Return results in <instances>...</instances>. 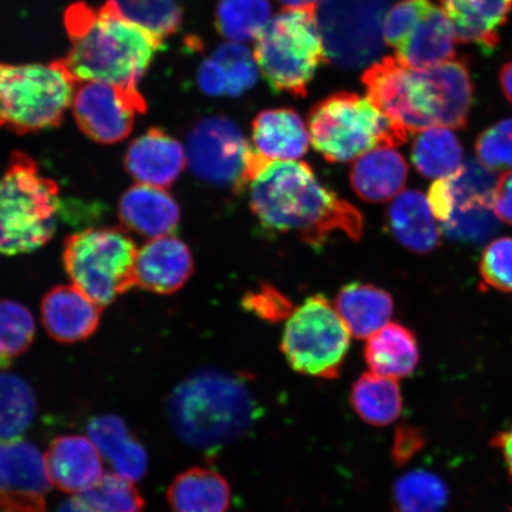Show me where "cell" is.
<instances>
[{
  "label": "cell",
  "mask_w": 512,
  "mask_h": 512,
  "mask_svg": "<svg viewBox=\"0 0 512 512\" xmlns=\"http://www.w3.org/2000/svg\"><path fill=\"white\" fill-rule=\"evenodd\" d=\"M249 189L251 209L267 229L297 234L316 247L336 233L361 239L360 210L320 183L304 162L268 160Z\"/></svg>",
  "instance_id": "1"
},
{
  "label": "cell",
  "mask_w": 512,
  "mask_h": 512,
  "mask_svg": "<svg viewBox=\"0 0 512 512\" xmlns=\"http://www.w3.org/2000/svg\"><path fill=\"white\" fill-rule=\"evenodd\" d=\"M362 82L370 101L407 133L467 125L473 83L465 60L409 69L395 57H384L366 70Z\"/></svg>",
  "instance_id": "2"
},
{
  "label": "cell",
  "mask_w": 512,
  "mask_h": 512,
  "mask_svg": "<svg viewBox=\"0 0 512 512\" xmlns=\"http://www.w3.org/2000/svg\"><path fill=\"white\" fill-rule=\"evenodd\" d=\"M64 23L72 48L63 61L76 81L137 88L163 47L162 38L128 21L110 2L76 3Z\"/></svg>",
  "instance_id": "3"
},
{
  "label": "cell",
  "mask_w": 512,
  "mask_h": 512,
  "mask_svg": "<svg viewBox=\"0 0 512 512\" xmlns=\"http://www.w3.org/2000/svg\"><path fill=\"white\" fill-rule=\"evenodd\" d=\"M254 408L245 382L216 370L191 375L168 401L169 418L178 437L207 450L230 443L245 432Z\"/></svg>",
  "instance_id": "4"
},
{
  "label": "cell",
  "mask_w": 512,
  "mask_h": 512,
  "mask_svg": "<svg viewBox=\"0 0 512 512\" xmlns=\"http://www.w3.org/2000/svg\"><path fill=\"white\" fill-rule=\"evenodd\" d=\"M59 208V184L44 176L30 156L12 153L0 178V253L28 254L47 245Z\"/></svg>",
  "instance_id": "5"
},
{
  "label": "cell",
  "mask_w": 512,
  "mask_h": 512,
  "mask_svg": "<svg viewBox=\"0 0 512 512\" xmlns=\"http://www.w3.org/2000/svg\"><path fill=\"white\" fill-rule=\"evenodd\" d=\"M78 85L63 60L0 63V128L23 136L59 126Z\"/></svg>",
  "instance_id": "6"
},
{
  "label": "cell",
  "mask_w": 512,
  "mask_h": 512,
  "mask_svg": "<svg viewBox=\"0 0 512 512\" xmlns=\"http://www.w3.org/2000/svg\"><path fill=\"white\" fill-rule=\"evenodd\" d=\"M311 143L330 163H348L379 147H398L408 133L368 98L332 94L309 113Z\"/></svg>",
  "instance_id": "7"
},
{
  "label": "cell",
  "mask_w": 512,
  "mask_h": 512,
  "mask_svg": "<svg viewBox=\"0 0 512 512\" xmlns=\"http://www.w3.org/2000/svg\"><path fill=\"white\" fill-rule=\"evenodd\" d=\"M254 59L274 93L306 96L328 59L317 10L284 9L256 37Z\"/></svg>",
  "instance_id": "8"
},
{
  "label": "cell",
  "mask_w": 512,
  "mask_h": 512,
  "mask_svg": "<svg viewBox=\"0 0 512 512\" xmlns=\"http://www.w3.org/2000/svg\"><path fill=\"white\" fill-rule=\"evenodd\" d=\"M138 248L124 228L82 230L63 243L64 270L102 309L136 286Z\"/></svg>",
  "instance_id": "9"
},
{
  "label": "cell",
  "mask_w": 512,
  "mask_h": 512,
  "mask_svg": "<svg viewBox=\"0 0 512 512\" xmlns=\"http://www.w3.org/2000/svg\"><path fill=\"white\" fill-rule=\"evenodd\" d=\"M350 335L335 306L324 296H313L292 312L281 351L297 373L335 379L347 357Z\"/></svg>",
  "instance_id": "10"
},
{
  "label": "cell",
  "mask_w": 512,
  "mask_h": 512,
  "mask_svg": "<svg viewBox=\"0 0 512 512\" xmlns=\"http://www.w3.org/2000/svg\"><path fill=\"white\" fill-rule=\"evenodd\" d=\"M185 153L197 178L238 190L270 160L249 145L234 121L221 115L203 118L191 128Z\"/></svg>",
  "instance_id": "11"
},
{
  "label": "cell",
  "mask_w": 512,
  "mask_h": 512,
  "mask_svg": "<svg viewBox=\"0 0 512 512\" xmlns=\"http://www.w3.org/2000/svg\"><path fill=\"white\" fill-rule=\"evenodd\" d=\"M389 0H325L318 17L326 56L342 68L374 61L382 51Z\"/></svg>",
  "instance_id": "12"
},
{
  "label": "cell",
  "mask_w": 512,
  "mask_h": 512,
  "mask_svg": "<svg viewBox=\"0 0 512 512\" xmlns=\"http://www.w3.org/2000/svg\"><path fill=\"white\" fill-rule=\"evenodd\" d=\"M72 108L76 124L89 139L113 145L130 136L147 105L138 88L87 81L76 88Z\"/></svg>",
  "instance_id": "13"
},
{
  "label": "cell",
  "mask_w": 512,
  "mask_h": 512,
  "mask_svg": "<svg viewBox=\"0 0 512 512\" xmlns=\"http://www.w3.org/2000/svg\"><path fill=\"white\" fill-rule=\"evenodd\" d=\"M51 480L46 459L22 439L0 440V510L47 512Z\"/></svg>",
  "instance_id": "14"
},
{
  "label": "cell",
  "mask_w": 512,
  "mask_h": 512,
  "mask_svg": "<svg viewBox=\"0 0 512 512\" xmlns=\"http://www.w3.org/2000/svg\"><path fill=\"white\" fill-rule=\"evenodd\" d=\"M124 163L128 175L138 184L166 189L181 176L187 153L169 133L151 127L128 146Z\"/></svg>",
  "instance_id": "15"
},
{
  "label": "cell",
  "mask_w": 512,
  "mask_h": 512,
  "mask_svg": "<svg viewBox=\"0 0 512 512\" xmlns=\"http://www.w3.org/2000/svg\"><path fill=\"white\" fill-rule=\"evenodd\" d=\"M194 273V258L182 240L163 236L138 249L134 280L142 290L156 294L175 293Z\"/></svg>",
  "instance_id": "16"
},
{
  "label": "cell",
  "mask_w": 512,
  "mask_h": 512,
  "mask_svg": "<svg viewBox=\"0 0 512 512\" xmlns=\"http://www.w3.org/2000/svg\"><path fill=\"white\" fill-rule=\"evenodd\" d=\"M101 310L102 307L74 285L51 288L41 305L44 329L54 341L64 344L93 336L100 325Z\"/></svg>",
  "instance_id": "17"
},
{
  "label": "cell",
  "mask_w": 512,
  "mask_h": 512,
  "mask_svg": "<svg viewBox=\"0 0 512 512\" xmlns=\"http://www.w3.org/2000/svg\"><path fill=\"white\" fill-rule=\"evenodd\" d=\"M51 484L78 496L104 475L101 454L88 437L62 435L44 456Z\"/></svg>",
  "instance_id": "18"
},
{
  "label": "cell",
  "mask_w": 512,
  "mask_h": 512,
  "mask_svg": "<svg viewBox=\"0 0 512 512\" xmlns=\"http://www.w3.org/2000/svg\"><path fill=\"white\" fill-rule=\"evenodd\" d=\"M119 217L125 228L153 240L174 232L181 208L165 189L137 183L121 196Z\"/></svg>",
  "instance_id": "19"
},
{
  "label": "cell",
  "mask_w": 512,
  "mask_h": 512,
  "mask_svg": "<svg viewBox=\"0 0 512 512\" xmlns=\"http://www.w3.org/2000/svg\"><path fill=\"white\" fill-rule=\"evenodd\" d=\"M460 43L494 50L512 10V0H440Z\"/></svg>",
  "instance_id": "20"
},
{
  "label": "cell",
  "mask_w": 512,
  "mask_h": 512,
  "mask_svg": "<svg viewBox=\"0 0 512 512\" xmlns=\"http://www.w3.org/2000/svg\"><path fill=\"white\" fill-rule=\"evenodd\" d=\"M456 34L443 9L432 6L407 40L396 49L403 67L428 69L456 59Z\"/></svg>",
  "instance_id": "21"
},
{
  "label": "cell",
  "mask_w": 512,
  "mask_h": 512,
  "mask_svg": "<svg viewBox=\"0 0 512 512\" xmlns=\"http://www.w3.org/2000/svg\"><path fill=\"white\" fill-rule=\"evenodd\" d=\"M408 177L406 159L393 147H379L355 160L350 172L351 187L367 202L393 200L405 188Z\"/></svg>",
  "instance_id": "22"
},
{
  "label": "cell",
  "mask_w": 512,
  "mask_h": 512,
  "mask_svg": "<svg viewBox=\"0 0 512 512\" xmlns=\"http://www.w3.org/2000/svg\"><path fill=\"white\" fill-rule=\"evenodd\" d=\"M252 132L256 151L267 159L297 160L309 151V128L297 112L288 108L259 113Z\"/></svg>",
  "instance_id": "23"
},
{
  "label": "cell",
  "mask_w": 512,
  "mask_h": 512,
  "mask_svg": "<svg viewBox=\"0 0 512 512\" xmlns=\"http://www.w3.org/2000/svg\"><path fill=\"white\" fill-rule=\"evenodd\" d=\"M390 232L401 245L416 254H427L439 246L440 228L427 196L419 190L402 191L388 210Z\"/></svg>",
  "instance_id": "24"
},
{
  "label": "cell",
  "mask_w": 512,
  "mask_h": 512,
  "mask_svg": "<svg viewBox=\"0 0 512 512\" xmlns=\"http://www.w3.org/2000/svg\"><path fill=\"white\" fill-rule=\"evenodd\" d=\"M88 438L119 476L142 479L149 467L145 447L128 431L125 422L115 415H104L89 422Z\"/></svg>",
  "instance_id": "25"
},
{
  "label": "cell",
  "mask_w": 512,
  "mask_h": 512,
  "mask_svg": "<svg viewBox=\"0 0 512 512\" xmlns=\"http://www.w3.org/2000/svg\"><path fill=\"white\" fill-rule=\"evenodd\" d=\"M335 309L350 334L363 339L373 336L389 323L394 302L390 294L379 287L352 283L339 291Z\"/></svg>",
  "instance_id": "26"
},
{
  "label": "cell",
  "mask_w": 512,
  "mask_h": 512,
  "mask_svg": "<svg viewBox=\"0 0 512 512\" xmlns=\"http://www.w3.org/2000/svg\"><path fill=\"white\" fill-rule=\"evenodd\" d=\"M364 360L371 373L400 380L411 376L420 360L418 341L405 326L389 323L368 338Z\"/></svg>",
  "instance_id": "27"
},
{
  "label": "cell",
  "mask_w": 512,
  "mask_h": 512,
  "mask_svg": "<svg viewBox=\"0 0 512 512\" xmlns=\"http://www.w3.org/2000/svg\"><path fill=\"white\" fill-rule=\"evenodd\" d=\"M168 501L172 512H227L232 491L219 472L192 467L171 483Z\"/></svg>",
  "instance_id": "28"
},
{
  "label": "cell",
  "mask_w": 512,
  "mask_h": 512,
  "mask_svg": "<svg viewBox=\"0 0 512 512\" xmlns=\"http://www.w3.org/2000/svg\"><path fill=\"white\" fill-rule=\"evenodd\" d=\"M350 405L358 418L374 427H386L399 419L403 400L398 380L366 373L352 384Z\"/></svg>",
  "instance_id": "29"
},
{
  "label": "cell",
  "mask_w": 512,
  "mask_h": 512,
  "mask_svg": "<svg viewBox=\"0 0 512 512\" xmlns=\"http://www.w3.org/2000/svg\"><path fill=\"white\" fill-rule=\"evenodd\" d=\"M464 151L451 128L430 127L416 133L412 159L424 177L440 179L451 176L463 166Z\"/></svg>",
  "instance_id": "30"
},
{
  "label": "cell",
  "mask_w": 512,
  "mask_h": 512,
  "mask_svg": "<svg viewBox=\"0 0 512 512\" xmlns=\"http://www.w3.org/2000/svg\"><path fill=\"white\" fill-rule=\"evenodd\" d=\"M34 390L21 377L0 371V440L18 439L34 422Z\"/></svg>",
  "instance_id": "31"
},
{
  "label": "cell",
  "mask_w": 512,
  "mask_h": 512,
  "mask_svg": "<svg viewBox=\"0 0 512 512\" xmlns=\"http://www.w3.org/2000/svg\"><path fill=\"white\" fill-rule=\"evenodd\" d=\"M447 499L444 480L426 470L408 472L393 486L396 512H443Z\"/></svg>",
  "instance_id": "32"
},
{
  "label": "cell",
  "mask_w": 512,
  "mask_h": 512,
  "mask_svg": "<svg viewBox=\"0 0 512 512\" xmlns=\"http://www.w3.org/2000/svg\"><path fill=\"white\" fill-rule=\"evenodd\" d=\"M270 0H221L216 27L223 37L236 43L256 40L270 22Z\"/></svg>",
  "instance_id": "33"
},
{
  "label": "cell",
  "mask_w": 512,
  "mask_h": 512,
  "mask_svg": "<svg viewBox=\"0 0 512 512\" xmlns=\"http://www.w3.org/2000/svg\"><path fill=\"white\" fill-rule=\"evenodd\" d=\"M94 512H143L145 501L132 480L106 472L82 494L75 496Z\"/></svg>",
  "instance_id": "34"
},
{
  "label": "cell",
  "mask_w": 512,
  "mask_h": 512,
  "mask_svg": "<svg viewBox=\"0 0 512 512\" xmlns=\"http://www.w3.org/2000/svg\"><path fill=\"white\" fill-rule=\"evenodd\" d=\"M121 15L165 40L181 28L182 9L177 0H107Z\"/></svg>",
  "instance_id": "35"
},
{
  "label": "cell",
  "mask_w": 512,
  "mask_h": 512,
  "mask_svg": "<svg viewBox=\"0 0 512 512\" xmlns=\"http://www.w3.org/2000/svg\"><path fill=\"white\" fill-rule=\"evenodd\" d=\"M35 334V319L27 307L14 300H0V368H8L22 356Z\"/></svg>",
  "instance_id": "36"
},
{
  "label": "cell",
  "mask_w": 512,
  "mask_h": 512,
  "mask_svg": "<svg viewBox=\"0 0 512 512\" xmlns=\"http://www.w3.org/2000/svg\"><path fill=\"white\" fill-rule=\"evenodd\" d=\"M448 179L454 198L453 211L491 209L492 192L497 181L494 172L486 169L478 160H470L463 164L462 168L448 176Z\"/></svg>",
  "instance_id": "37"
},
{
  "label": "cell",
  "mask_w": 512,
  "mask_h": 512,
  "mask_svg": "<svg viewBox=\"0 0 512 512\" xmlns=\"http://www.w3.org/2000/svg\"><path fill=\"white\" fill-rule=\"evenodd\" d=\"M213 59L220 63L226 75V94L240 96L258 81V64L245 46L229 42L217 48Z\"/></svg>",
  "instance_id": "38"
},
{
  "label": "cell",
  "mask_w": 512,
  "mask_h": 512,
  "mask_svg": "<svg viewBox=\"0 0 512 512\" xmlns=\"http://www.w3.org/2000/svg\"><path fill=\"white\" fill-rule=\"evenodd\" d=\"M475 150L478 162L492 172L512 170V118L498 121L479 134Z\"/></svg>",
  "instance_id": "39"
},
{
  "label": "cell",
  "mask_w": 512,
  "mask_h": 512,
  "mask_svg": "<svg viewBox=\"0 0 512 512\" xmlns=\"http://www.w3.org/2000/svg\"><path fill=\"white\" fill-rule=\"evenodd\" d=\"M433 6L432 0H401L383 22V41L398 49Z\"/></svg>",
  "instance_id": "40"
},
{
  "label": "cell",
  "mask_w": 512,
  "mask_h": 512,
  "mask_svg": "<svg viewBox=\"0 0 512 512\" xmlns=\"http://www.w3.org/2000/svg\"><path fill=\"white\" fill-rule=\"evenodd\" d=\"M479 271L486 285L512 292V238L490 242L484 249Z\"/></svg>",
  "instance_id": "41"
},
{
  "label": "cell",
  "mask_w": 512,
  "mask_h": 512,
  "mask_svg": "<svg viewBox=\"0 0 512 512\" xmlns=\"http://www.w3.org/2000/svg\"><path fill=\"white\" fill-rule=\"evenodd\" d=\"M491 209L453 211L450 221L441 224L444 233L454 239L482 240L494 232L495 217Z\"/></svg>",
  "instance_id": "42"
},
{
  "label": "cell",
  "mask_w": 512,
  "mask_h": 512,
  "mask_svg": "<svg viewBox=\"0 0 512 512\" xmlns=\"http://www.w3.org/2000/svg\"><path fill=\"white\" fill-rule=\"evenodd\" d=\"M245 305L248 310L267 320L283 319L291 310V303L286 297L270 286L262 287L260 291L248 294Z\"/></svg>",
  "instance_id": "43"
},
{
  "label": "cell",
  "mask_w": 512,
  "mask_h": 512,
  "mask_svg": "<svg viewBox=\"0 0 512 512\" xmlns=\"http://www.w3.org/2000/svg\"><path fill=\"white\" fill-rule=\"evenodd\" d=\"M432 213L441 224L450 221L454 210V198L448 177L435 179L427 195Z\"/></svg>",
  "instance_id": "44"
},
{
  "label": "cell",
  "mask_w": 512,
  "mask_h": 512,
  "mask_svg": "<svg viewBox=\"0 0 512 512\" xmlns=\"http://www.w3.org/2000/svg\"><path fill=\"white\" fill-rule=\"evenodd\" d=\"M424 445V440L416 428L412 426H400L395 432L392 456L395 463L408 462L418 453Z\"/></svg>",
  "instance_id": "45"
},
{
  "label": "cell",
  "mask_w": 512,
  "mask_h": 512,
  "mask_svg": "<svg viewBox=\"0 0 512 512\" xmlns=\"http://www.w3.org/2000/svg\"><path fill=\"white\" fill-rule=\"evenodd\" d=\"M491 209L497 219L512 224V170L503 172L497 179Z\"/></svg>",
  "instance_id": "46"
},
{
  "label": "cell",
  "mask_w": 512,
  "mask_h": 512,
  "mask_svg": "<svg viewBox=\"0 0 512 512\" xmlns=\"http://www.w3.org/2000/svg\"><path fill=\"white\" fill-rule=\"evenodd\" d=\"M197 80L202 91L208 95L221 96L226 94V75H224L220 63L214 60L213 57L201 64Z\"/></svg>",
  "instance_id": "47"
},
{
  "label": "cell",
  "mask_w": 512,
  "mask_h": 512,
  "mask_svg": "<svg viewBox=\"0 0 512 512\" xmlns=\"http://www.w3.org/2000/svg\"><path fill=\"white\" fill-rule=\"evenodd\" d=\"M494 445L501 448L505 463H507L510 475L512 476V427L510 430L497 435Z\"/></svg>",
  "instance_id": "48"
},
{
  "label": "cell",
  "mask_w": 512,
  "mask_h": 512,
  "mask_svg": "<svg viewBox=\"0 0 512 512\" xmlns=\"http://www.w3.org/2000/svg\"><path fill=\"white\" fill-rule=\"evenodd\" d=\"M499 81H501L504 95L507 96L512 105V60L502 67L501 73H499Z\"/></svg>",
  "instance_id": "49"
},
{
  "label": "cell",
  "mask_w": 512,
  "mask_h": 512,
  "mask_svg": "<svg viewBox=\"0 0 512 512\" xmlns=\"http://www.w3.org/2000/svg\"><path fill=\"white\" fill-rule=\"evenodd\" d=\"M284 9H313L317 10L320 3L325 0H279Z\"/></svg>",
  "instance_id": "50"
},
{
  "label": "cell",
  "mask_w": 512,
  "mask_h": 512,
  "mask_svg": "<svg viewBox=\"0 0 512 512\" xmlns=\"http://www.w3.org/2000/svg\"><path fill=\"white\" fill-rule=\"evenodd\" d=\"M56 512H94L93 510L86 507L85 504H82L78 498L74 497L69 499V501L64 502L59 510Z\"/></svg>",
  "instance_id": "51"
}]
</instances>
